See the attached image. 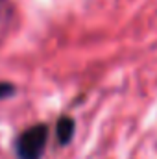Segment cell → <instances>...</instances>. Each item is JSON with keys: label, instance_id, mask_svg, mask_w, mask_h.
<instances>
[{"label": "cell", "instance_id": "3", "mask_svg": "<svg viewBox=\"0 0 157 159\" xmlns=\"http://www.w3.org/2000/svg\"><path fill=\"white\" fill-rule=\"evenodd\" d=\"M15 85L9 83V81H0V102L6 100V98H11L15 94Z\"/></svg>", "mask_w": 157, "mask_h": 159}, {"label": "cell", "instance_id": "2", "mask_svg": "<svg viewBox=\"0 0 157 159\" xmlns=\"http://www.w3.org/2000/svg\"><path fill=\"white\" fill-rule=\"evenodd\" d=\"M74 131H76V122H74L72 117H69V115L59 117L57 124H56V137H57V144H59V146H67V144L72 141Z\"/></svg>", "mask_w": 157, "mask_h": 159}, {"label": "cell", "instance_id": "1", "mask_svg": "<svg viewBox=\"0 0 157 159\" xmlns=\"http://www.w3.org/2000/svg\"><path fill=\"white\" fill-rule=\"evenodd\" d=\"M50 128L46 124H34L26 128L15 141L17 159H41L48 143Z\"/></svg>", "mask_w": 157, "mask_h": 159}]
</instances>
